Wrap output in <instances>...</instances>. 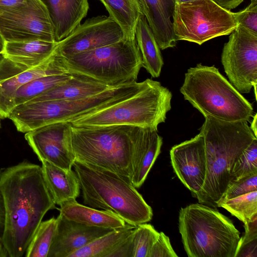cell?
Instances as JSON below:
<instances>
[{
    "instance_id": "6da1fadb",
    "label": "cell",
    "mask_w": 257,
    "mask_h": 257,
    "mask_svg": "<svg viewBox=\"0 0 257 257\" xmlns=\"http://www.w3.org/2000/svg\"><path fill=\"white\" fill-rule=\"evenodd\" d=\"M6 208L3 236L9 257H22L46 213L57 208L42 167L27 161L0 170Z\"/></svg>"
},
{
    "instance_id": "7a4b0ae2",
    "label": "cell",
    "mask_w": 257,
    "mask_h": 257,
    "mask_svg": "<svg viewBox=\"0 0 257 257\" xmlns=\"http://www.w3.org/2000/svg\"><path fill=\"white\" fill-rule=\"evenodd\" d=\"M206 160L204 185L194 196L198 202L217 207L216 203L231 181L233 164L257 138L246 121L228 122L205 117L200 129Z\"/></svg>"
},
{
    "instance_id": "3957f363",
    "label": "cell",
    "mask_w": 257,
    "mask_h": 257,
    "mask_svg": "<svg viewBox=\"0 0 257 257\" xmlns=\"http://www.w3.org/2000/svg\"><path fill=\"white\" fill-rule=\"evenodd\" d=\"M73 167L85 205L110 211L135 226L151 220V207L129 178L76 160Z\"/></svg>"
},
{
    "instance_id": "277c9868",
    "label": "cell",
    "mask_w": 257,
    "mask_h": 257,
    "mask_svg": "<svg viewBox=\"0 0 257 257\" xmlns=\"http://www.w3.org/2000/svg\"><path fill=\"white\" fill-rule=\"evenodd\" d=\"M143 128L128 125H71L75 160L130 179L134 147Z\"/></svg>"
},
{
    "instance_id": "5b68a950",
    "label": "cell",
    "mask_w": 257,
    "mask_h": 257,
    "mask_svg": "<svg viewBox=\"0 0 257 257\" xmlns=\"http://www.w3.org/2000/svg\"><path fill=\"white\" fill-rule=\"evenodd\" d=\"M180 92L204 117L228 122L248 121L253 108L214 65L188 69Z\"/></svg>"
},
{
    "instance_id": "8992f818",
    "label": "cell",
    "mask_w": 257,
    "mask_h": 257,
    "mask_svg": "<svg viewBox=\"0 0 257 257\" xmlns=\"http://www.w3.org/2000/svg\"><path fill=\"white\" fill-rule=\"evenodd\" d=\"M179 230L189 257H234L240 238L229 218L200 203L181 208Z\"/></svg>"
},
{
    "instance_id": "52a82bcc",
    "label": "cell",
    "mask_w": 257,
    "mask_h": 257,
    "mask_svg": "<svg viewBox=\"0 0 257 257\" xmlns=\"http://www.w3.org/2000/svg\"><path fill=\"white\" fill-rule=\"evenodd\" d=\"M152 79L117 84L98 94L77 100L27 101L15 106L9 118L17 130L27 133L51 123L71 118L120 101L146 87Z\"/></svg>"
},
{
    "instance_id": "ba28073f",
    "label": "cell",
    "mask_w": 257,
    "mask_h": 257,
    "mask_svg": "<svg viewBox=\"0 0 257 257\" xmlns=\"http://www.w3.org/2000/svg\"><path fill=\"white\" fill-rule=\"evenodd\" d=\"M172 94L166 87L152 80L134 95L107 107L84 113L68 122L73 126L128 125L158 128L171 109Z\"/></svg>"
},
{
    "instance_id": "9c48e42d",
    "label": "cell",
    "mask_w": 257,
    "mask_h": 257,
    "mask_svg": "<svg viewBox=\"0 0 257 257\" xmlns=\"http://www.w3.org/2000/svg\"><path fill=\"white\" fill-rule=\"evenodd\" d=\"M61 57L69 73L110 85L137 81L142 67L136 39L124 38L91 51Z\"/></svg>"
},
{
    "instance_id": "30bf717a",
    "label": "cell",
    "mask_w": 257,
    "mask_h": 257,
    "mask_svg": "<svg viewBox=\"0 0 257 257\" xmlns=\"http://www.w3.org/2000/svg\"><path fill=\"white\" fill-rule=\"evenodd\" d=\"M237 26L234 13L211 0L176 3L173 17L176 41L201 45L215 37L230 34Z\"/></svg>"
},
{
    "instance_id": "8fae6325",
    "label": "cell",
    "mask_w": 257,
    "mask_h": 257,
    "mask_svg": "<svg viewBox=\"0 0 257 257\" xmlns=\"http://www.w3.org/2000/svg\"><path fill=\"white\" fill-rule=\"evenodd\" d=\"M0 32L6 41L41 40L57 42L47 8L42 0L0 6Z\"/></svg>"
},
{
    "instance_id": "7c38bea8",
    "label": "cell",
    "mask_w": 257,
    "mask_h": 257,
    "mask_svg": "<svg viewBox=\"0 0 257 257\" xmlns=\"http://www.w3.org/2000/svg\"><path fill=\"white\" fill-rule=\"evenodd\" d=\"M221 63L232 85L240 93L257 84V33L240 25L224 44Z\"/></svg>"
},
{
    "instance_id": "4fadbf2b",
    "label": "cell",
    "mask_w": 257,
    "mask_h": 257,
    "mask_svg": "<svg viewBox=\"0 0 257 257\" xmlns=\"http://www.w3.org/2000/svg\"><path fill=\"white\" fill-rule=\"evenodd\" d=\"M69 73L62 57L55 53L46 61L33 68L15 62L0 54V118H8L14 107L18 89L35 78L50 75Z\"/></svg>"
},
{
    "instance_id": "5bb4252c",
    "label": "cell",
    "mask_w": 257,
    "mask_h": 257,
    "mask_svg": "<svg viewBox=\"0 0 257 257\" xmlns=\"http://www.w3.org/2000/svg\"><path fill=\"white\" fill-rule=\"evenodd\" d=\"M124 38L123 31L117 23L109 17L99 16L88 19L58 42L55 52L66 57L109 45Z\"/></svg>"
},
{
    "instance_id": "9a60e30c",
    "label": "cell",
    "mask_w": 257,
    "mask_h": 257,
    "mask_svg": "<svg viewBox=\"0 0 257 257\" xmlns=\"http://www.w3.org/2000/svg\"><path fill=\"white\" fill-rule=\"evenodd\" d=\"M26 140L41 162L47 161L65 170L75 160L71 143V124L51 123L26 133Z\"/></svg>"
},
{
    "instance_id": "2e32d148",
    "label": "cell",
    "mask_w": 257,
    "mask_h": 257,
    "mask_svg": "<svg viewBox=\"0 0 257 257\" xmlns=\"http://www.w3.org/2000/svg\"><path fill=\"white\" fill-rule=\"evenodd\" d=\"M170 158L174 170L183 184L194 196L202 188L206 174L203 137L201 133L173 146Z\"/></svg>"
},
{
    "instance_id": "e0dca14e",
    "label": "cell",
    "mask_w": 257,
    "mask_h": 257,
    "mask_svg": "<svg viewBox=\"0 0 257 257\" xmlns=\"http://www.w3.org/2000/svg\"><path fill=\"white\" fill-rule=\"evenodd\" d=\"M55 232L47 257H69L95 239L111 231L109 228L92 227L57 216Z\"/></svg>"
},
{
    "instance_id": "ac0fdd59",
    "label": "cell",
    "mask_w": 257,
    "mask_h": 257,
    "mask_svg": "<svg viewBox=\"0 0 257 257\" xmlns=\"http://www.w3.org/2000/svg\"><path fill=\"white\" fill-rule=\"evenodd\" d=\"M161 50L176 45L173 18L176 0H137Z\"/></svg>"
},
{
    "instance_id": "d6986e66",
    "label": "cell",
    "mask_w": 257,
    "mask_h": 257,
    "mask_svg": "<svg viewBox=\"0 0 257 257\" xmlns=\"http://www.w3.org/2000/svg\"><path fill=\"white\" fill-rule=\"evenodd\" d=\"M162 138L158 128L143 127L134 147L130 180L136 188L145 182L151 169L161 153Z\"/></svg>"
},
{
    "instance_id": "ffe728a7",
    "label": "cell",
    "mask_w": 257,
    "mask_h": 257,
    "mask_svg": "<svg viewBox=\"0 0 257 257\" xmlns=\"http://www.w3.org/2000/svg\"><path fill=\"white\" fill-rule=\"evenodd\" d=\"M52 22L55 41L70 34L86 17L89 9L88 0H42Z\"/></svg>"
},
{
    "instance_id": "44dd1931",
    "label": "cell",
    "mask_w": 257,
    "mask_h": 257,
    "mask_svg": "<svg viewBox=\"0 0 257 257\" xmlns=\"http://www.w3.org/2000/svg\"><path fill=\"white\" fill-rule=\"evenodd\" d=\"M115 85L106 84L83 75L71 74L70 78L64 83L29 101L80 99L98 94Z\"/></svg>"
},
{
    "instance_id": "7402d4cb",
    "label": "cell",
    "mask_w": 257,
    "mask_h": 257,
    "mask_svg": "<svg viewBox=\"0 0 257 257\" xmlns=\"http://www.w3.org/2000/svg\"><path fill=\"white\" fill-rule=\"evenodd\" d=\"M60 206V214L66 218L88 226L115 229L126 224L122 219L110 211L84 205L76 200L65 202Z\"/></svg>"
},
{
    "instance_id": "603a6c76",
    "label": "cell",
    "mask_w": 257,
    "mask_h": 257,
    "mask_svg": "<svg viewBox=\"0 0 257 257\" xmlns=\"http://www.w3.org/2000/svg\"><path fill=\"white\" fill-rule=\"evenodd\" d=\"M57 44L41 40L6 41L2 55L15 62L33 68L52 56Z\"/></svg>"
},
{
    "instance_id": "cb8c5ba5",
    "label": "cell",
    "mask_w": 257,
    "mask_h": 257,
    "mask_svg": "<svg viewBox=\"0 0 257 257\" xmlns=\"http://www.w3.org/2000/svg\"><path fill=\"white\" fill-rule=\"evenodd\" d=\"M42 169L48 188L56 204L76 200L80 191L77 174L65 170L47 161H42Z\"/></svg>"
},
{
    "instance_id": "d4e9b609",
    "label": "cell",
    "mask_w": 257,
    "mask_h": 257,
    "mask_svg": "<svg viewBox=\"0 0 257 257\" xmlns=\"http://www.w3.org/2000/svg\"><path fill=\"white\" fill-rule=\"evenodd\" d=\"M135 39L142 59V67L154 78L158 77L164 65L162 54L154 35L144 15L139 19Z\"/></svg>"
},
{
    "instance_id": "484cf974",
    "label": "cell",
    "mask_w": 257,
    "mask_h": 257,
    "mask_svg": "<svg viewBox=\"0 0 257 257\" xmlns=\"http://www.w3.org/2000/svg\"><path fill=\"white\" fill-rule=\"evenodd\" d=\"M105 7L109 17L123 31L124 38L135 39L136 28L143 15L137 0H98Z\"/></svg>"
},
{
    "instance_id": "4316f807",
    "label": "cell",
    "mask_w": 257,
    "mask_h": 257,
    "mask_svg": "<svg viewBox=\"0 0 257 257\" xmlns=\"http://www.w3.org/2000/svg\"><path fill=\"white\" fill-rule=\"evenodd\" d=\"M136 226L127 224L122 227L113 229L77 250L69 257H108L133 232Z\"/></svg>"
},
{
    "instance_id": "83f0119b",
    "label": "cell",
    "mask_w": 257,
    "mask_h": 257,
    "mask_svg": "<svg viewBox=\"0 0 257 257\" xmlns=\"http://www.w3.org/2000/svg\"><path fill=\"white\" fill-rule=\"evenodd\" d=\"M71 76L70 73L41 76L25 83L17 90L14 98V107L30 101L38 95L60 84Z\"/></svg>"
},
{
    "instance_id": "f1b7e54d",
    "label": "cell",
    "mask_w": 257,
    "mask_h": 257,
    "mask_svg": "<svg viewBox=\"0 0 257 257\" xmlns=\"http://www.w3.org/2000/svg\"><path fill=\"white\" fill-rule=\"evenodd\" d=\"M216 205L224 208L245 224L257 217V191L219 200Z\"/></svg>"
},
{
    "instance_id": "f546056e",
    "label": "cell",
    "mask_w": 257,
    "mask_h": 257,
    "mask_svg": "<svg viewBox=\"0 0 257 257\" xmlns=\"http://www.w3.org/2000/svg\"><path fill=\"white\" fill-rule=\"evenodd\" d=\"M57 218L42 221L27 249L26 257H47L55 232Z\"/></svg>"
},
{
    "instance_id": "4dcf8cb0",
    "label": "cell",
    "mask_w": 257,
    "mask_h": 257,
    "mask_svg": "<svg viewBox=\"0 0 257 257\" xmlns=\"http://www.w3.org/2000/svg\"><path fill=\"white\" fill-rule=\"evenodd\" d=\"M159 235V232L150 224L145 223L136 226L133 232L132 257H148Z\"/></svg>"
},
{
    "instance_id": "1f68e13d",
    "label": "cell",
    "mask_w": 257,
    "mask_h": 257,
    "mask_svg": "<svg viewBox=\"0 0 257 257\" xmlns=\"http://www.w3.org/2000/svg\"><path fill=\"white\" fill-rule=\"evenodd\" d=\"M256 174L257 138H255L233 164L231 170V181Z\"/></svg>"
},
{
    "instance_id": "d6a6232c",
    "label": "cell",
    "mask_w": 257,
    "mask_h": 257,
    "mask_svg": "<svg viewBox=\"0 0 257 257\" xmlns=\"http://www.w3.org/2000/svg\"><path fill=\"white\" fill-rule=\"evenodd\" d=\"M245 232L240 238L234 257H257V217L244 224Z\"/></svg>"
},
{
    "instance_id": "836d02e7",
    "label": "cell",
    "mask_w": 257,
    "mask_h": 257,
    "mask_svg": "<svg viewBox=\"0 0 257 257\" xmlns=\"http://www.w3.org/2000/svg\"><path fill=\"white\" fill-rule=\"evenodd\" d=\"M254 191H257V174L230 182L219 200L233 198Z\"/></svg>"
},
{
    "instance_id": "e575fe53",
    "label": "cell",
    "mask_w": 257,
    "mask_h": 257,
    "mask_svg": "<svg viewBox=\"0 0 257 257\" xmlns=\"http://www.w3.org/2000/svg\"><path fill=\"white\" fill-rule=\"evenodd\" d=\"M237 25L257 33V0L251 1L245 9L234 13Z\"/></svg>"
},
{
    "instance_id": "d590c367",
    "label": "cell",
    "mask_w": 257,
    "mask_h": 257,
    "mask_svg": "<svg viewBox=\"0 0 257 257\" xmlns=\"http://www.w3.org/2000/svg\"><path fill=\"white\" fill-rule=\"evenodd\" d=\"M178 255L174 250L169 237L164 232L159 235L153 244L148 257H177Z\"/></svg>"
},
{
    "instance_id": "8d00e7d4",
    "label": "cell",
    "mask_w": 257,
    "mask_h": 257,
    "mask_svg": "<svg viewBox=\"0 0 257 257\" xmlns=\"http://www.w3.org/2000/svg\"><path fill=\"white\" fill-rule=\"evenodd\" d=\"M133 232L109 254L108 257H132Z\"/></svg>"
},
{
    "instance_id": "74e56055",
    "label": "cell",
    "mask_w": 257,
    "mask_h": 257,
    "mask_svg": "<svg viewBox=\"0 0 257 257\" xmlns=\"http://www.w3.org/2000/svg\"><path fill=\"white\" fill-rule=\"evenodd\" d=\"M6 224V208L3 193L0 189V237H3Z\"/></svg>"
},
{
    "instance_id": "f35d334b",
    "label": "cell",
    "mask_w": 257,
    "mask_h": 257,
    "mask_svg": "<svg viewBox=\"0 0 257 257\" xmlns=\"http://www.w3.org/2000/svg\"><path fill=\"white\" fill-rule=\"evenodd\" d=\"M220 7L230 11L238 6L243 0H211Z\"/></svg>"
},
{
    "instance_id": "ab89813d",
    "label": "cell",
    "mask_w": 257,
    "mask_h": 257,
    "mask_svg": "<svg viewBox=\"0 0 257 257\" xmlns=\"http://www.w3.org/2000/svg\"><path fill=\"white\" fill-rule=\"evenodd\" d=\"M27 0H0V6H14L24 3Z\"/></svg>"
},
{
    "instance_id": "60d3db41",
    "label": "cell",
    "mask_w": 257,
    "mask_h": 257,
    "mask_svg": "<svg viewBox=\"0 0 257 257\" xmlns=\"http://www.w3.org/2000/svg\"><path fill=\"white\" fill-rule=\"evenodd\" d=\"M0 257H9L8 252L5 246L3 238L0 237Z\"/></svg>"
},
{
    "instance_id": "b9f144b4",
    "label": "cell",
    "mask_w": 257,
    "mask_h": 257,
    "mask_svg": "<svg viewBox=\"0 0 257 257\" xmlns=\"http://www.w3.org/2000/svg\"><path fill=\"white\" fill-rule=\"evenodd\" d=\"M257 114H255V115L254 116H253V119L252 120V122L251 123V125H250V128L251 129V130L252 131V132L253 133L254 135H255V136L256 137H257V133H256V131H257V121H256V120H257Z\"/></svg>"
},
{
    "instance_id": "7bdbcfd3",
    "label": "cell",
    "mask_w": 257,
    "mask_h": 257,
    "mask_svg": "<svg viewBox=\"0 0 257 257\" xmlns=\"http://www.w3.org/2000/svg\"><path fill=\"white\" fill-rule=\"evenodd\" d=\"M5 43L6 41L0 32V54H2L4 52Z\"/></svg>"
},
{
    "instance_id": "ee69618b",
    "label": "cell",
    "mask_w": 257,
    "mask_h": 257,
    "mask_svg": "<svg viewBox=\"0 0 257 257\" xmlns=\"http://www.w3.org/2000/svg\"><path fill=\"white\" fill-rule=\"evenodd\" d=\"M194 0H176V3H181Z\"/></svg>"
},
{
    "instance_id": "f6af8a7d",
    "label": "cell",
    "mask_w": 257,
    "mask_h": 257,
    "mask_svg": "<svg viewBox=\"0 0 257 257\" xmlns=\"http://www.w3.org/2000/svg\"><path fill=\"white\" fill-rule=\"evenodd\" d=\"M1 119V118H0ZM0 125H1V123H0Z\"/></svg>"
},
{
    "instance_id": "bcb514c9",
    "label": "cell",
    "mask_w": 257,
    "mask_h": 257,
    "mask_svg": "<svg viewBox=\"0 0 257 257\" xmlns=\"http://www.w3.org/2000/svg\"><path fill=\"white\" fill-rule=\"evenodd\" d=\"M0 86H1V85H0Z\"/></svg>"
}]
</instances>
